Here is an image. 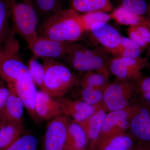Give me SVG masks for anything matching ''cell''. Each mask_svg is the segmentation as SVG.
<instances>
[{
    "instance_id": "cell-2",
    "label": "cell",
    "mask_w": 150,
    "mask_h": 150,
    "mask_svg": "<svg viewBox=\"0 0 150 150\" xmlns=\"http://www.w3.org/2000/svg\"><path fill=\"white\" fill-rule=\"evenodd\" d=\"M12 29L0 49V77L6 84L33 81L28 66L20 55V46Z\"/></svg>"
},
{
    "instance_id": "cell-27",
    "label": "cell",
    "mask_w": 150,
    "mask_h": 150,
    "mask_svg": "<svg viewBox=\"0 0 150 150\" xmlns=\"http://www.w3.org/2000/svg\"><path fill=\"white\" fill-rule=\"evenodd\" d=\"M109 75L98 71L87 72L79 80L78 85L93 86L105 89L108 83Z\"/></svg>"
},
{
    "instance_id": "cell-34",
    "label": "cell",
    "mask_w": 150,
    "mask_h": 150,
    "mask_svg": "<svg viewBox=\"0 0 150 150\" xmlns=\"http://www.w3.org/2000/svg\"><path fill=\"white\" fill-rule=\"evenodd\" d=\"M141 37L147 44L150 45V29L146 24H140L134 25Z\"/></svg>"
},
{
    "instance_id": "cell-6",
    "label": "cell",
    "mask_w": 150,
    "mask_h": 150,
    "mask_svg": "<svg viewBox=\"0 0 150 150\" xmlns=\"http://www.w3.org/2000/svg\"><path fill=\"white\" fill-rule=\"evenodd\" d=\"M134 81L116 79L108 83L105 88L102 105L107 112L130 107L136 97Z\"/></svg>"
},
{
    "instance_id": "cell-32",
    "label": "cell",
    "mask_w": 150,
    "mask_h": 150,
    "mask_svg": "<svg viewBox=\"0 0 150 150\" xmlns=\"http://www.w3.org/2000/svg\"><path fill=\"white\" fill-rule=\"evenodd\" d=\"M127 33L129 38L138 44L143 51L149 47V45L143 40L135 26H129L127 28Z\"/></svg>"
},
{
    "instance_id": "cell-38",
    "label": "cell",
    "mask_w": 150,
    "mask_h": 150,
    "mask_svg": "<svg viewBox=\"0 0 150 150\" xmlns=\"http://www.w3.org/2000/svg\"><path fill=\"white\" fill-rule=\"evenodd\" d=\"M1 112L0 111V129H1Z\"/></svg>"
},
{
    "instance_id": "cell-25",
    "label": "cell",
    "mask_w": 150,
    "mask_h": 150,
    "mask_svg": "<svg viewBox=\"0 0 150 150\" xmlns=\"http://www.w3.org/2000/svg\"><path fill=\"white\" fill-rule=\"evenodd\" d=\"M81 23L84 32L89 31L92 25L98 23H107L110 18V14L103 11L86 13L80 15Z\"/></svg>"
},
{
    "instance_id": "cell-18",
    "label": "cell",
    "mask_w": 150,
    "mask_h": 150,
    "mask_svg": "<svg viewBox=\"0 0 150 150\" xmlns=\"http://www.w3.org/2000/svg\"><path fill=\"white\" fill-rule=\"evenodd\" d=\"M107 67L109 72L119 80L134 81L143 75L142 71L123 62L119 57L109 59Z\"/></svg>"
},
{
    "instance_id": "cell-23",
    "label": "cell",
    "mask_w": 150,
    "mask_h": 150,
    "mask_svg": "<svg viewBox=\"0 0 150 150\" xmlns=\"http://www.w3.org/2000/svg\"><path fill=\"white\" fill-rule=\"evenodd\" d=\"M143 52L141 47L129 37L122 36L118 47L111 54L118 56L116 57L138 58Z\"/></svg>"
},
{
    "instance_id": "cell-7",
    "label": "cell",
    "mask_w": 150,
    "mask_h": 150,
    "mask_svg": "<svg viewBox=\"0 0 150 150\" xmlns=\"http://www.w3.org/2000/svg\"><path fill=\"white\" fill-rule=\"evenodd\" d=\"M76 42L58 41L38 35L28 43L35 57L57 60L64 59Z\"/></svg>"
},
{
    "instance_id": "cell-29",
    "label": "cell",
    "mask_w": 150,
    "mask_h": 150,
    "mask_svg": "<svg viewBox=\"0 0 150 150\" xmlns=\"http://www.w3.org/2000/svg\"><path fill=\"white\" fill-rule=\"evenodd\" d=\"M36 57H33L29 60L28 66L31 71L35 84L40 91L46 93L45 85V73L44 67L36 60Z\"/></svg>"
},
{
    "instance_id": "cell-28",
    "label": "cell",
    "mask_w": 150,
    "mask_h": 150,
    "mask_svg": "<svg viewBox=\"0 0 150 150\" xmlns=\"http://www.w3.org/2000/svg\"><path fill=\"white\" fill-rule=\"evenodd\" d=\"M38 13L45 19L61 9L60 0H32Z\"/></svg>"
},
{
    "instance_id": "cell-9",
    "label": "cell",
    "mask_w": 150,
    "mask_h": 150,
    "mask_svg": "<svg viewBox=\"0 0 150 150\" xmlns=\"http://www.w3.org/2000/svg\"><path fill=\"white\" fill-rule=\"evenodd\" d=\"M133 105L129 132L137 142L150 144V106L139 100Z\"/></svg>"
},
{
    "instance_id": "cell-21",
    "label": "cell",
    "mask_w": 150,
    "mask_h": 150,
    "mask_svg": "<svg viewBox=\"0 0 150 150\" xmlns=\"http://www.w3.org/2000/svg\"><path fill=\"white\" fill-rule=\"evenodd\" d=\"M71 5L77 12L83 13L94 11L108 12L112 9L110 0H71Z\"/></svg>"
},
{
    "instance_id": "cell-15",
    "label": "cell",
    "mask_w": 150,
    "mask_h": 150,
    "mask_svg": "<svg viewBox=\"0 0 150 150\" xmlns=\"http://www.w3.org/2000/svg\"><path fill=\"white\" fill-rule=\"evenodd\" d=\"M107 112L104 108H100L88 118L79 122L86 134L90 150L94 149Z\"/></svg>"
},
{
    "instance_id": "cell-30",
    "label": "cell",
    "mask_w": 150,
    "mask_h": 150,
    "mask_svg": "<svg viewBox=\"0 0 150 150\" xmlns=\"http://www.w3.org/2000/svg\"><path fill=\"white\" fill-rule=\"evenodd\" d=\"M38 140L31 134L21 135L6 150H37Z\"/></svg>"
},
{
    "instance_id": "cell-10",
    "label": "cell",
    "mask_w": 150,
    "mask_h": 150,
    "mask_svg": "<svg viewBox=\"0 0 150 150\" xmlns=\"http://www.w3.org/2000/svg\"><path fill=\"white\" fill-rule=\"evenodd\" d=\"M133 111L132 104L125 109L108 112L95 147L108 137L129 131Z\"/></svg>"
},
{
    "instance_id": "cell-40",
    "label": "cell",
    "mask_w": 150,
    "mask_h": 150,
    "mask_svg": "<svg viewBox=\"0 0 150 150\" xmlns=\"http://www.w3.org/2000/svg\"><path fill=\"white\" fill-rule=\"evenodd\" d=\"M90 150L89 149H82L80 150Z\"/></svg>"
},
{
    "instance_id": "cell-14",
    "label": "cell",
    "mask_w": 150,
    "mask_h": 150,
    "mask_svg": "<svg viewBox=\"0 0 150 150\" xmlns=\"http://www.w3.org/2000/svg\"><path fill=\"white\" fill-rule=\"evenodd\" d=\"M35 111L38 118L47 120L62 115L61 103L48 93L40 91L36 95Z\"/></svg>"
},
{
    "instance_id": "cell-16",
    "label": "cell",
    "mask_w": 150,
    "mask_h": 150,
    "mask_svg": "<svg viewBox=\"0 0 150 150\" xmlns=\"http://www.w3.org/2000/svg\"><path fill=\"white\" fill-rule=\"evenodd\" d=\"M8 84H11L13 86L30 117L35 120L38 119L35 111L37 91L34 81L29 82L16 81Z\"/></svg>"
},
{
    "instance_id": "cell-33",
    "label": "cell",
    "mask_w": 150,
    "mask_h": 150,
    "mask_svg": "<svg viewBox=\"0 0 150 150\" xmlns=\"http://www.w3.org/2000/svg\"><path fill=\"white\" fill-rule=\"evenodd\" d=\"M10 93L7 85L5 84L2 79L0 80V111L2 112Z\"/></svg>"
},
{
    "instance_id": "cell-13",
    "label": "cell",
    "mask_w": 150,
    "mask_h": 150,
    "mask_svg": "<svg viewBox=\"0 0 150 150\" xmlns=\"http://www.w3.org/2000/svg\"><path fill=\"white\" fill-rule=\"evenodd\" d=\"M7 85L10 93L2 111L1 127L6 123L23 121V103L12 85Z\"/></svg>"
},
{
    "instance_id": "cell-37",
    "label": "cell",
    "mask_w": 150,
    "mask_h": 150,
    "mask_svg": "<svg viewBox=\"0 0 150 150\" xmlns=\"http://www.w3.org/2000/svg\"><path fill=\"white\" fill-rule=\"evenodd\" d=\"M64 150H79L76 149L74 148L71 147L70 146H68L66 145L65 146L64 148Z\"/></svg>"
},
{
    "instance_id": "cell-24",
    "label": "cell",
    "mask_w": 150,
    "mask_h": 150,
    "mask_svg": "<svg viewBox=\"0 0 150 150\" xmlns=\"http://www.w3.org/2000/svg\"><path fill=\"white\" fill-rule=\"evenodd\" d=\"M10 18L8 0H0V49L12 30L9 26Z\"/></svg>"
},
{
    "instance_id": "cell-3",
    "label": "cell",
    "mask_w": 150,
    "mask_h": 150,
    "mask_svg": "<svg viewBox=\"0 0 150 150\" xmlns=\"http://www.w3.org/2000/svg\"><path fill=\"white\" fill-rule=\"evenodd\" d=\"M108 52L104 48L91 49L76 43L63 59L68 67L79 71H98L110 74L107 64Z\"/></svg>"
},
{
    "instance_id": "cell-22",
    "label": "cell",
    "mask_w": 150,
    "mask_h": 150,
    "mask_svg": "<svg viewBox=\"0 0 150 150\" xmlns=\"http://www.w3.org/2000/svg\"><path fill=\"white\" fill-rule=\"evenodd\" d=\"M111 20L121 25L134 26L140 24H146L148 18L132 12L123 7L118 8L110 13Z\"/></svg>"
},
{
    "instance_id": "cell-26",
    "label": "cell",
    "mask_w": 150,
    "mask_h": 150,
    "mask_svg": "<svg viewBox=\"0 0 150 150\" xmlns=\"http://www.w3.org/2000/svg\"><path fill=\"white\" fill-rule=\"evenodd\" d=\"M134 82L137 100L150 106V76L142 75Z\"/></svg>"
},
{
    "instance_id": "cell-20",
    "label": "cell",
    "mask_w": 150,
    "mask_h": 150,
    "mask_svg": "<svg viewBox=\"0 0 150 150\" xmlns=\"http://www.w3.org/2000/svg\"><path fill=\"white\" fill-rule=\"evenodd\" d=\"M88 139L84 130L79 122L70 121L67 127L66 145L77 150L86 149Z\"/></svg>"
},
{
    "instance_id": "cell-31",
    "label": "cell",
    "mask_w": 150,
    "mask_h": 150,
    "mask_svg": "<svg viewBox=\"0 0 150 150\" xmlns=\"http://www.w3.org/2000/svg\"><path fill=\"white\" fill-rule=\"evenodd\" d=\"M149 6L145 0H122L121 6L132 12L144 17Z\"/></svg>"
},
{
    "instance_id": "cell-35",
    "label": "cell",
    "mask_w": 150,
    "mask_h": 150,
    "mask_svg": "<svg viewBox=\"0 0 150 150\" xmlns=\"http://www.w3.org/2000/svg\"><path fill=\"white\" fill-rule=\"evenodd\" d=\"M132 150H150V144L137 142Z\"/></svg>"
},
{
    "instance_id": "cell-1",
    "label": "cell",
    "mask_w": 150,
    "mask_h": 150,
    "mask_svg": "<svg viewBox=\"0 0 150 150\" xmlns=\"http://www.w3.org/2000/svg\"><path fill=\"white\" fill-rule=\"evenodd\" d=\"M39 36L65 42H76L81 38L84 31L80 15L73 9L56 12L44 20L38 26Z\"/></svg>"
},
{
    "instance_id": "cell-11",
    "label": "cell",
    "mask_w": 150,
    "mask_h": 150,
    "mask_svg": "<svg viewBox=\"0 0 150 150\" xmlns=\"http://www.w3.org/2000/svg\"><path fill=\"white\" fill-rule=\"evenodd\" d=\"M61 103L62 115L71 117L77 122L86 120L102 107L90 104L82 99L73 100L67 98H58Z\"/></svg>"
},
{
    "instance_id": "cell-12",
    "label": "cell",
    "mask_w": 150,
    "mask_h": 150,
    "mask_svg": "<svg viewBox=\"0 0 150 150\" xmlns=\"http://www.w3.org/2000/svg\"><path fill=\"white\" fill-rule=\"evenodd\" d=\"M89 31L96 40L109 53H112L118 47L122 36L117 30L107 23L94 24Z\"/></svg>"
},
{
    "instance_id": "cell-17",
    "label": "cell",
    "mask_w": 150,
    "mask_h": 150,
    "mask_svg": "<svg viewBox=\"0 0 150 150\" xmlns=\"http://www.w3.org/2000/svg\"><path fill=\"white\" fill-rule=\"evenodd\" d=\"M137 142L130 132H123L108 137L94 150H132Z\"/></svg>"
},
{
    "instance_id": "cell-19",
    "label": "cell",
    "mask_w": 150,
    "mask_h": 150,
    "mask_svg": "<svg viewBox=\"0 0 150 150\" xmlns=\"http://www.w3.org/2000/svg\"><path fill=\"white\" fill-rule=\"evenodd\" d=\"M25 129L23 121L10 122L0 129V150H6L21 136Z\"/></svg>"
},
{
    "instance_id": "cell-8",
    "label": "cell",
    "mask_w": 150,
    "mask_h": 150,
    "mask_svg": "<svg viewBox=\"0 0 150 150\" xmlns=\"http://www.w3.org/2000/svg\"><path fill=\"white\" fill-rule=\"evenodd\" d=\"M70 121L69 117L62 115L48 123L43 137L42 150H64Z\"/></svg>"
},
{
    "instance_id": "cell-4",
    "label": "cell",
    "mask_w": 150,
    "mask_h": 150,
    "mask_svg": "<svg viewBox=\"0 0 150 150\" xmlns=\"http://www.w3.org/2000/svg\"><path fill=\"white\" fill-rule=\"evenodd\" d=\"M43 60L46 93L59 98L78 85L80 80L67 65L53 59Z\"/></svg>"
},
{
    "instance_id": "cell-41",
    "label": "cell",
    "mask_w": 150,
    "mask_h": 150,
    "mask_svg": "<svg viewBox=\"0 0 150 150\" xmlns=\"http://www.w3.org/2000/svg\"><path fill=\"white\" fill-rule=\"evenodd\" d=\"M149 29H150V27H149Z\"/></svg>"
},
{
    "instance_id": "cell-39",
    "label": "cell",
    "mask_w": 150,
    "mask_h": 150,
    "mask_svg": "<svg viewBox=\"0 0 150 150\" xmlns=\"http://www.w3.org/2000/svg\"><path fill=\"white\" fill-rule=\"evenodd\" d=\"M149 46V56L150 58V45Z\"/></svg>"
},
{
    "instance_id": "cell-5",
    "label": "cell",
    "mask_w": 150,
    "mask_h": 150,
    "mask_svg": "<svg viewBox=\"0 0 150 150\" xmlns=\"http://www.w3.org/2000/svg\"><path fill=\"white\" fill-rule=\"evenodd\" d=\"M12 29L29 43L38 35V15L32 0H8Z\"/></svg>"
},
{
    "instance_id": "cell-36",
    "label": "cell",
    "mask_w": 150,
    "mask_h": 150,
    "mask_svg": "<svg viewBox=\"0 0 150 150\" xmlns=\"http://www.w3.org/2000/svg\"><path fill=\"white\" fill-rule=\"evenodd\" d=\"M148 13L149 15V18H148V21L146 25L148 27H150V5L149 6V9H148Z\"/></svg>"
}]
</instances>
